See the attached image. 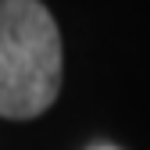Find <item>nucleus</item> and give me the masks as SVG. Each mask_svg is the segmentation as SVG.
<instances>
[{
    "instance_id": "obj_1",
    "label": "nucleus",
    "mask_w": 150,
    "mask_h": 150,
    "mask_svg": "<svg viewBox=\"0 0 150 150\" xmlns=\"http://www.w3.org/2000/svg\"><path fill=\"white\" fill-rule=\"evenodd\" d=\"M64 43L43 0H0V118L32 122L61 97Z\"/></svg>"
}]
</instances>
